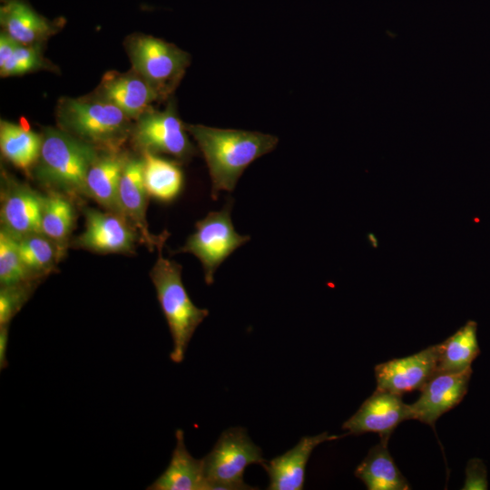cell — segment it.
<instances>
[{"label": "cell", "instance_id": "1", "mask_svg": "<svg viewBox=\"0 0 490 490\" xmlns=\"http://www.w3.org/2000/svg\"><path fill=\"white\" fill-rule=\"evenodd\" d=\"M197 142L209 169L211 197L220 191L231 192L245 169L279 142L276 136L259 132L219 129L202 124H186Z\"/></svg>", "mask_w": 490, "mask_h": 490}, {"label": "cell", "instance_id": "26", "mask_svg": "<svg viewBox=\"0 0 490 490\" xmlns=\"http://www.w3.org/2000/svg\"><path fill=\"white\" fill-rule=\"evenodd\" d=\"M33 279L25 269L17 247V240L1 228L0 230V284L14 286Z\"/></svg>", "mask_w": 490, "mask_h": 490}, {"label": "cell", "instance_id": "25", "mask_svg": "<svg viewBox=\"0 0 490 490\" xmlns=\"http://www.w3.org/2000/svg\"><path fill=\"white\" fill-rule=\"evenodd\" d=\"M16 240L21 260L31 278L35 280L53 271L65 253V250L43 233H34Z\"/></svg>", "mask_w": 490, "mask_h": 490}, {"label": "cell", "instance_id": "15", "mask_svg": "<svg viewBox=\"0 0 490 490\" xmlns=\"http://www.w3.org/2000/svg\"><path fill=\"white\" fill-rule=\"evenodd\" d=\"M98 98L121 109L129 118L137 119L161 99L153 87L138 73H107L99 86Z\"/></svg>", "mask_w": 490, "mask_h": 490}, {"label": "cell", "instance_id": "22", "mask_svg": "<svg viewBox=\"0 0 490 490\" xmlns=\"http://www.w3.org/2000/svg\"><path fill=\"white\" fill-rule=\"evenodd\" d=\"M42 142V134L36 133L26 126L1 121V152L13 165L27 174L37 163Z\"/></svg>", "mask_w": 490, "mask_h": 490}, {"label": "cell", "instance_id": "4", "mask_svg": "<svg viewBox=\"0 0 490 490\" xmlns=\"http://www.w3.org/2000/svg\"><path fill=\"white\" fill-rule=\"evenodd\" d=\"M130 120L117 106L100 98H66L58 107V122L64 131L110 151H117L131 134Z\"/></svg>", "mask_w": 490, "mask_h": 490}, {"label": "cell", "instance_id": "28", "mask_svg": "<svg viewBox=\"0 0 490 490\" xmlns=\"http://www.w3.org/2000/svg\"><path fill=\"white\" fill-rule=\"evenodd\" d=\"M36 281H29L14 286L1 287L0 289V327L8 326L14 316L31 297Z\"/></svg>", "mask_w": 490, "mask_h": 490}, {"label": "cell", "instance_id": "7", "mask_svg": "<svg viewBox=\"0 0 490 490\" xmlns=\"http://www.w3.org/2000/svg\"><path fill=\"white\" fill-rule=\"evenodd\" d=\"M233 201L230 199L218 211L209 212L195 224V231L176 252L191 253L201 261L207 285L214 281L220 265L235 250L250 240L249 235L239 234L233 226L230 212Z\"/></svg>", "mask_w": 490, "mask_h": 490}, {"label": "cell", "instance_id": "2", "mask_svg": "<svg viewBox=\"0 0 490 490\" xmlns=\"http://www.w3.org/2000/svg\"><path fill=\"white\" fill-rule=\"evenodd\" d=\"M39 159L34 168L37 181L53 191L86 196V177L98 158L97 148L74 135L45 128Z\"/></svg>", "mask_w": 490, "mask_h": 490}, {"label": "cell", "instance_id": "20", "mask_svg": "<svg viewBox=\"0 0 490 490\" xmlns=\"http://www.w3.org/2000/svg\"><path fill=\"white\" fill-rule=\"evenodd\" d=\"M387 443L380 439L371 447L354 474L368 490H408L410 485L391 456Z\"/></svg>", "mask_w": 490, "mask_h": 490}, {"label": "cell", "instance_id": "30", "mask_svg": "<svg viewBox=\"0 0 490 490\" xmlns=\"http://www.w3.org/2000/svg\"><path fill=\"white\" fill-rule=\"evenodd\" d=\"M19 43L12 38L7 33L0 34V66L4 65L12 56Z\"/></svg>", "mask_w": 490, "mask_h": 490}, {"label": "cell", "instance_id": "21", "mask_svg": "<svg viewBox=\"0 0 490 490\" xmlns=\"http://www.w3.org/2000/svg\"><path fill=\"white\" fill-rule=\"evenodd\" d=\"M142 156L143 181L148 195L162 203L176 200L184 186V175L180 165L151 152H142Z\"/></svg>", "mask_w": 490, "mask_h": 490}, {"label": "cell", "instance_id": "12", "mask_svg": "<svg viewBox=\"0 0 490 490\" xmlns=\"http://www.w3.org/2000/svg\"><path fill=\"white\" fill-rule=\"evenodd\" d=\"M438 344L375 367L377 389L402 396L420 390L436 374Z\"/></svg>", "mask_w": 490, "mask_h": 490}, {"label": "cell", "instance_id": "19", "mask_svg": "<svg viewBox=\"0 0 490 490\" xmlns=\"http://www.w3.org/2000/svg\"><path fill=\"white\" fill-rule=\"evenodd\" d=\"M128 156L118 151L98 156L86 177V196L106 211L122 216L118 200L121 176ZM123 217V216H122Z\"/></svg>", "mask_w": 490, "mask_h": 490}, {"label": "cell", "instance_id": "8", "mask_svg": "<svg viewBox=\"0 0 490 490\" xmlns=\"http://www.w3.org/2000/svg\"><path fill=\"white\" fill-rule=\"evenodd\" d=\"M187 132L171 102L164 111L151 108L137 118L131 136L141 152L165 153L185 162L196 152Z\"/></svg>", "mask_w": 490, "mask_h": 490}, {"label": "cell", "instance_id": "9", "mask_svg": "<svg viewBox=\"0 0 490 490\" xmlns=\"http://www.w3.org/2000/svg\"><path fill=\"white\" fill-rule=\"evenodd\" d=\"M84 230L72 240V246L97 253H132L141 241L135 228L122 216L109 211L86 207Z\"/></svg>", "mask_w": 490, "mask_h": 490}, {"label": "cell", "instance_id": "27", "mask_svg": "<svg viewBox=\"0 0 490 490\" xmlns=\"http://www.w3.org/2000/svg\"><path fill=\"white\" fill-rule=\"evenodd\" d=\"M48 68L41 53V44H19L10 59L0 66L2 77L22 75L36 70Z\"/></svg>", "mask_w": 490, "mask_h": 490}, {"label": "cell", "instance_id": "13", "mask_svg": "<svg viewBox=\"0 0 490 490\" xmlns=\"http://www.w3.org/2000/svg\"><path fill=\"white\" fill-rule=\"evenodd\" d=\"M148 192L143 181L142 156L129 157L119 184L118 200L122 216L138 231L141 241L150 250L163 247L169 234L163 231L160 235L150 232L146 220Z\"/></svg>", "mask_w": 490, "mask_h": 490}, {"label": "cell", "instance_id": "14", "mask_svg": "<svg viewBox=\"0 0 490 490\" xmlns=\"http://www.w3.org/2000/svg\"><path fill=\"white\" fill-rule=\"evenodd\" d=\"M472 368L462 372L435 375L409 405L412 419L435 426L436 420L456 407L467 393Z\"/></svg>", "mask_w": 490, "mask_h": 490}, {"label": "cell", "instance_id": "16", "mask_svg": "<svg viewBox=\"0 0 490 490\" xmlns=\"http://www.w3.org/2000/svg\"><path fill=\"white\" fill-rule=\"evenodd\" d=\"M328 432L304 436L283 455L267 461L262 466L268 473V490H301L304 488L305 470L313 450L321 443L340 438Z\"/></svg>", "mask_w": 490, "mask_h": 490}, {"label": "cell", "instance_id": "5", "mask_svg": "<svg viewBox=\"0 0 490 490\" xmlns=\"http://www.w3.org/2000/svg\"><path fill=\"white\" fill-rule=\"evenodd\" d=\"M132 70L142 76L161 99L175 90L190 65L188 53L173 44L146 34H132L126 41Z\"/></svg>", "mask_w": 490, "mask_h": 490}, {"label": "cell", "instance_id": "3", "mask_svg": "<svg viewBox=\"0 0 490 490\" xmlns=\"http://www.w3.org/2000/svg\"><path fill=\"white\" fill-rule=\"evenodd\" d=\"M162 248L157 249L159 256L149 276L173 341L170 358L181 363L196 328L209 310L198 308L191 301L182 283L181 265L162 257Z\"/></svg>", "mask_w": 490, "mask_h": 490}, {"label": "cell", "instance_id": "23", "mask_svg": "<svg viewBox=\"0 0 490 490\" xmlns=\"http://www.w3.org/2000/svg\"><path fill=\"white\" fill-rule=\"evenodd\" d=\"M480 354L477 323L468 320L452 336L438 344L436 374L462 372L472 368Z\"/></svg>", "mask_w": 490, "mask_h": 490}, {"label": "cell", "instance_id": "10", "mask_svg": "<svg viewBox=\"0 0 490 490\" xmlns=\"http://www.w3.org/2000/svg\"><path fill=\"white\" fill-rule=\"evenodd\" d=\"M45 195L2 172L1 228L15 239L41 232Z\"/></svg>", "mask_w": 490, "mask_h": 490}, {"label": "cell", "instance_id": "18", "mask_svg": "<svg viewBox=\"0 0 490 490\" xmlns=\"http://www.w3.org/2000/svg\"><path fill=\"white\" fill-rule=\"evenodd\" d=\"M176 446L165 471L149 490H209L202 459L194 458L187 450L181 429L175 433Z\"/></svg>", "mask_w": 490, "mask_h": 490}, {"label": "cell", "instance_id": "17", "mask_svg": "<svg viewBox=\"0 0 490 490\" xmlns=\"http://www.w3.org/2000/svg\"><path fill=\"white\" fill-rule=\"evenodd\" d=\"M0 24L3 31L24 45L41 44L61 24L37 13L25 0H2Z\"/></svg>", "mask_w": 490, "mask_h": 490}, {"label": "cell", "instance_id": "29", "mask_svg": "<svg viewBox=\"0 0 490 490\" xmlns=\"http://www.w3.org/2000/svg\"><path fill=\"white\" fill-rule=\"evenodd\" d=\"M488 488L486 466L480 458H471L466 467L463 490H486Z\"/></svg>", "mask_w": 490, "mask_h": 490}, {"label": "cell", "instance_id": "31", "mask_svg": "<svg viewBox=\"0 0 490 490\" xmlns=\"http://www.w3.org/2000/svg\"><path fill=\"white\" fill-rule=\"evenodd\" d=\"M8 340V326L0 327V365L5 368L6 362V346Z\"/></svg>", "mask_w": 490, "mask_h": 490}, {"label": "cell", "instance_id": "6", "mask_svg": "<svg viewBox=\"0 0 490 490\" xmlns=\"http://www.w3.org/2000/svg\"><path fill=\"white\" fill-rule=\"evenodd\" d=\"M202 460L209 490L256 489L243 481L245 469L250 465L263 466L267 462L261 449L242 427L225 430Z\"/></svg>", "mask_w": 490, "mask_h": 490}, {"label": "cell", "instance_id": "11", "mask_svg": "<svg viewBox=\"0 0 490 490\" xmlns=\"http://www.w3.org/2000/svg\"><path fill=\"white\" fill-rule=\"evenodd\" d=\"M409 419L410 407L403 402L402 396L376 388L342 428L348 431L347 436L377 433L380 439L389 440L395 428Z\"/></svg>", "mask_w": 490, "mask_h": 490}, {"label": "cell", "instance_id": "24", "mask_svg": "<svg viewBox=\"0 0 490 490\" xmlns=\"http://www.w3.org/2000/svg\"><path fill=\"white\" fill-rule=\"evenodd\" d=\"M75 222V211L69 196L51 191L44 198L41 232L58 244L64 250Z\"/></svg>", "mask_w": 490, "mask_h": 490}]
</instances>
